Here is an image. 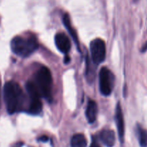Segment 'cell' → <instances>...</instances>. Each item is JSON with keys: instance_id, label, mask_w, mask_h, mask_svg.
I'll return each mask as SVG.
<instances>
[{"instance_id": "obj_1", "label": "cell", "mask_w": 147, "mask_h": 147, "mask_svg": "<svg viewBox=\"0 0 147 147\" xmlns=\"http://www.w3.org/2000/svg\"><path fill=\"white\" fill-rule=\"evenodd\" d=\"M4 99L9 114L20 112L24 108L26 96L17 82L9 81L4 87Z\"/></svg>"}, {"instance_id": "obj_2", "label": "cell", "mask_w": 147, "mask_h": 147, "mask_svg": "<svg viewBox=\"0 0 147 147\" xmlns=\"http://www.w3.org/2000/svg\"><path fill=\"white\" fill-rule=\"evenodd\" d=\"M39 44L34 35L14 37L11 41V49L14 53L20 57H27L34 53Z\"/></svg>"}, {"instance_id": "obj_3", "label": "cell", "mask_w": 147, "mask_h": 147, "mask_svg": "<svg viewBox=\"0 0 147 147\" xmlns=\"http://www.w3.org/2000/svg\"><path fill=\"white\" fill-rule=\"evenodd\" d=\"M34 84L41 97L49 102L53 100V77L48 68L42 66L35 74Z\"/></svg>"}, {"instance_id": "obj_4", "label": "cell", "mask_w": 147, "mask_h": 147, "mask_svg": "<svg viewBox=\"0 0 147 147\" xmlns=\"http://www.w3.org/2000/svg\"><path fill=\"white\" fill-rule=\"evenodd\" d=\"M26 89L29 97L28 108L27 111L32 115H37L40 113L42 109L41 95L37 90L34 82H27L26 84Z\"/></svg>"}, {"instance_id": "obj_5", "label": "cell", "mask_w": 147, "mask_h": 147, "mask_svg": "<svg viewBox=\"0 0 147 147\" xmlns=\"http://www.w3.org/2000/svg\"><path fill=\"white\" fill-rule=\"evenodd\" d=\"M99 87L105 96L111 95L113 87V75L108 68L103 67L99 73Z\"/></svg>"}, {"instance_id": "obj_6", "label": "cell", "mask_w": 147, "mask_h": 147, "mask_svg": "<svg viewBox=\"0 0 147 147\" xmlns=\"http://www.w3.org/2000/svg\"><path fill=\"white\" fill-rule=\"evenodd\" d=\"M90 49L92 61L95 64H100L105 60L106 53V43L102 39L96 38L92 40Z\"/></svg>"}, {"instance_id": "obj_7", "label": "cell", "mask_w": 147, "mask_h": 147, "mask_svg": "<svg viewBox=\"0 0 147 147\" xmlns=\"http://www.w3.org/2000/svg\"><path fill=\"white\" fill-rule=\"evenodd\" d=\"M115 119H116V127L118 130V134H119V139H120L121 144L124 141V134H125V123L124 118H123V111H122L121 104L118 103L116 108V115H115Z\"/></svg>"}, {"instance_id": "obj_8", "label": "cell", "mask_w": 147, "mask_h": 147, "mask_svg": "<svg viewBox=\"0 0 147 147\" xmlns=\"http://www.w3.org/2000/svg\"><path fill=\"white\" fill-rule=\"evenodd\" d=\"M55 42L57 49L61 53L67 54L71 48V43L70 39L63 33H59L55 37Z\"/></svg>"}, {"instance_id": "obj_9", "label": "cell", "mask_w": 147, "mask_h": 147, "mask_svg": "<svg viewBox=\"0 0 147 147\" xmlns=\"http://www.w3.org/2000/svg\"><path fill=\"white\" fill-rule=\"evenodd\" d=\"M99 138L107 147H113L116 141L114 131L111 129H103L99 134Z\"/></svg>"}, {"instance_id": "obj_10", "label": "cell", "mask_w": 147, "mask_h": 147, "mask_svg": "<svg viewBox=\"0 0 147 147\" xmlns=\"http://www.w3.org/2000/svg\"><path fill=\"white\" fill-rule=\"evenodd\" d=\"M98 114V106L96 102L93 99H89L88 102L87 108L86 111V116L88 121L90 123L95 122L97 118Z\"/></svg>"}, {"instance_id": "obj_11", "label": "cell", "mask_w": 147, "mask_h": 147, "mask_svg": "<svg viewBox=\"0 0 147 147\" xmlns=\"http://www.w3.org/2000/svg\"><path fill=\"white\" fill-rule=\"evenodd\" d=\"M63 20V23H64L65 26L66 28H67V31L69 32L70 35L72 36V37H73V40H74L75 43H76V46H77L78 47V49L79 50V51H80V46H79V41H78V39L77 34H76V32L75 31L74 28L72 27L71 23H70V17H69L68 14H64Z\"/></svg>"}, {"instance_id": "obj_12", "label": "cell", "mask_w": 147, "mask_h": 147, "mask_svg": "<svg viewBox=\"0 0 147 147\" xmlns=\"http://www.w3.org/2000/svg\"><path fill=\"white\" fill-rule=\"evenodd\" d=\"M71 147H86L87 140L86 136L82 133H76L73 135L70 141Z\"/></svg>"}, {"instance_id": "obj_13", "label": "cell", "mask_w": 147, "mask_h": 147, "mask_svg": "<svg viewBox=\"0 0 147 147\" xmlns=\"http://www.w3.org/2000/svg\"><path fill=\"white\" fill-rule=\"evenodd\" d=\"M137 134L139 142L141 147H147V131L141 127L137 126Z\"/></svg>"}, {"instance_id": "obj_14", "label": "cell", "mask_w": 147, "mask_h": 147, "mask_svg": "<svg viewBox=\"0 0 147 147\" xmlns=\"http://www.w3.org/2000/svg\"><path fill=\"white\" fill-rule=\"evenodd\" d=\"M90 147H100V146L98 144V141H96V139H95V138H93V140H92V143H91V145H90Z\"/></svg>"}, {"instance_id": "obj_15", "label": "cell", "mask_w": 147, "mask_h": 147, "mask_svg": "<svg viewBox=\"0 0 147 147\" xmlns=\"http://www.w3.org/2000/svg\"><path fill=\"white\" fill-rule=\"evenodd\" d=\"M38 141H42V142H46V141H48V137L47 135H42L41 137L38 138Z\"/></svg>"}, {"instance_id": "obj_16", "label": "cell", "mask_w": 147, "mask_h": 147, "mask_svg": "<svg viewBox=\"0 0 147 147\" xmlns=\"http://www.w3.org/2000/svg\"><path fill=\"white\" fill-rule=\"evenodd\" d=\"M22 145H23L22 142H18V143H17V144H14V145L13 146V147H21V146H22Z\"/></svg>"}, {"instance_id": "obj_17", "label": "cell", "mask_w": 147, "mask_h": 147, "mask_svg": "<svg viewBox=\"0 0 147 147\" xmlns=\"http://www.w3.org/2000/svg\"><path fill=\"white\" fill-rule=\"evenodd\" d=\"M146 50H147V42L146 43H145L144 45L143 48H142V52H145V51H146Z\"/></svg>"}, {"instance_id": "obj_18", "label": "cell", "mask_w": 147, "mask_h": 147, "mask_svg": "<svg viewBox=\"0 0 147 147\" xmlns=\"http://www.w3.org/2000/svg\"><path fill=\"white\" fill-rule=\"evenodd\" d=\"M65 63H68L69 62V56H65Z\"/></svg>"}, {"instance_id": "obj_19", "label": "cell", "mask_w": 147, "mask_h": 147, "mask_svg": "<svg viewBox=\"0 0 147 147\" xmlns=\"http://www.w3.org/2000/svg\"><path fill=\"white\" fill-rule=\"evenodd\" d=\"M0 107H1V79H0Z\"/></svg>"}]
</instances>
